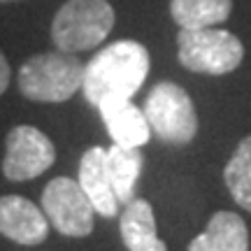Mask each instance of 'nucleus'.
<instances>
[{
  "mask_svg": "<svg viewBox=\"0 0 251 251\" xmlns=\"http://www.w3.org/2000/svg\"><path fill=\"white\" fill-rule=\"evenodd\" d=\"M149 75V51L135 40H119L93 56L84 68V98L93 107L105 100H130Z\"/></svg>",
  "mask_w": 251,
  "mask_h": 251,
  "instance_id": "f257e3e1",
  "label": "nucleus"
},
{
  "mask_svg": "<svg viewBox=\"0 0 251 251\" xmlns=\"http://www.w3.org/2000/svg\"><path fill=\"white\" fill-rule=\"evenodd\" d=\"M84 68L75 54H37L21 65L19 91L35 102H65L84 86Z\"/></svg>",
  "mask_w": 251,
  "mask_h": 251,
  "instance_id": "f03ea898",
  "label": "nucleus"
},
{
  "mask_svg": "<svg viewBox=\"0 0 251 251\" xmlns=\"http://www.w3.org/2000/svg\"><path fill=\"white\" fill-rule=\"evenodd\" d=\"M114 28V9L107 0H68L54 17L51 40L58 51L79 54L98 47Z\"/></svg>",
  "mask_w": 251,
  "mask_h": 251,
  "instance_id": "7ed1b4c3",
  "label": "nucleus"
},
{
  "mask_svg": "<svg viewBox=\"0 0 251 251\" xmlns=\"http://www.w3.org/2000/svg\"><path fill=\"white\" fill-rule=\"evenodd\" d=\"M179 63L200 75H228L240 68L244 58L242 42L221 28L181 30L177 35Z\"/></svg>",
  "mask_w": 251,
  "mask_h": 251,
  "instance_id": "20e7f679",
  "label": "nucleus"
},
{
  "mask_svg": "<svg viewBox=\"0 0 251 251\" xmlns=\"http://www.w3.org/2000/svg\"><path fill=\"white\" fill-rule=\"evenodd\" d=\"M144 114L151 126V133L168 144H188L198 133L193 100L175 81H161L149 91Z\"/></svg>",
  "mask_w": 251,
  "mask_h": 251,
  "instance_id": "39448f33",
  "label": "nucleus"
},
{
  "mask_svg": "<svg viewBox=\"0 0 251 251\" xmlns=\"http://www.w3.org/2000/svg\"><path fill=\"white\" fill-rule=\"evenodd\" d=\"M42 209L56 230L68 237H86L93 230L96 207L79 181L56 177L42 191Z\"/></svg>",
  "mask_w": 251,
  "mask_h": 251,
  "instance_id": "423d86ee",
  "label": "nucleus"
},
{
  "mask_svg": "<svg viewBox=\"0 0 251 251\" xmlns=\"http://www.w3.org/2000/svg\"><path fill=\"white\" fill-rule=\"evenodd\" d=\"M2 175L9 181H28L47 172L56 161L51 140L33 126H17L5 140Z\"/></svg>",
  "mask_w": 251,
  "mask_h": 251,
  "instance_id": "0eeeda50",
  "label": "nucleus"
},
{
  "mask_svg": "<svg viewBox=\"0 0 251 251\" xmlns=\"http://www.w3.org/2000/svg\"><path fill=\"white\" fill-rule=\"evenodd\" d=\"M0 235L19 244H40L49 235V219L45 209L21 196L0 198Z\"/></svg>",
  "mask_w": 251,
  "mask_h": 251,
  "instance_id": "6e6552de",
  "label": "nucleus"
},
{
  "mask_svg": "<svg viewBox=\"0 0 251 251\" xmlns=\"http://www.w3.org/2000/svg\"><path fill=\"white\" fill-rule=\"evenodd\" d=\"M100 117L107 126L114 144L142 149L151 137V126L147 121L144 109L133 105L130 100H105L100 102Z\"/></svg>",
  "mask_w": 251,
  "mask_h": 251,
  "instance_id": "1a4fd4ad",
  "label": "nucleus"
},
{
  "mask_svg": "<svg viewBox=\"0 0 251 251\" xmlns=\"http://www.w3.org/2000/svg\"><path fill=\"white\" fill-rule=\"evenodd\" d=\"M79 184L84 193L96 207V214L117 216L119 200L114 196V188L109 181L107 165H105V149L102 147H91L84 151L79 161Z\"/></svg>",
  "mask_w": 251,
  "mask_h": 251,
  "instance_id": "9d476101",
  "label": "nucleus"
},
{
  "mask_svg": "<svg viewBox=\"0 0 251 251\" xmlns=\"http://www.w3.org/2000/svg\"><path fill=\"white\" fill-rule=\"evenodd\" d=\"M188 251H249V230L235 212H216L205 233L191 240Z\"/></svg>",
  "mask_w": 251,
  "mask_h": 251,
  "instance_id": "9b49d317",
  "label": "nucleus"
},
{
  "mask_svg": "<svg viewBox=\"0 0 251 251\" xmlns=\"http://www.w3.org/2000/svg\"><path fill=\"white\" fill-rule=\"evenodd\" d=\"M121 237L130 251H168L165 242L156 235V219L149 200L135 198L121 216Z\"/></svg>",
  "mask_w": 251,
  "mask_h": 251,
  "instance_id": "f8f14e48",
  "label": "nucleus"
},
{
  "mask_svg": "<svg viewBox=\"0 0 251 251\" xmlns=\"http://www.w3.org/2000/svg\"><path fill=\"white\" fill-rule=\"evenodd\" d=\"M105 165L119 205H128L130 200H135V184L144 165L142 151L135 147L112 144L109 149H105Z\"/></svg>",
  "mask_w": 251,
  "mask_h": 251,
  "instance_id": "ddd939ff",
  "label": "nucleus"
},
{
  "mask_svg": "<svg viewBox=\"0 0 251 251\" xmlns=\"http://www.w3.org/2000/svg\"><path fill=\"white\" fill-rule=\"evenodd\" d=\"M233 12V0H172L170 14L181 30L216 28Z\"/></svg>",
  "mask_w": 251,
  "mask_h": 251,
  "instance_id": "4468645a",
  "label": "nucleus"
},
{
  "mask_svg": "<svg viewBox=\"0 0 251 251\" xmlns=\"http://www.w3.org/2000/svg\"><path fill=\"white\" fill-rule=\"evenodd\" d=\"M226 186L237 205L251 212V135L242 137L224 170Z\"/></svg>",
  "mask_w": 251,
  "mask_h": 251,
  "instance_id": "2eb2a0df",
  "label": "nucleus"
},
{
  "mask_svg": "<svg viewBox=\"0 0 251 251\" xmlns=\"http://www.w3.org/2000/svg\"><path fill=\"white\" fill-rule=\"evenodd\" d=\"M9 63H7V58L2 56V51H0V96L7 91V86H9Z\"/></svg>",
  "mask_w": 251,
  "mask_h": 251,
  "instance_id": "dca6fc26",
  "label": "nucleus"
},
{
  "mask_svg": "<svg viewBox=\"0 0 251 251\" xmlns=\"http://www.w3.org/2000/svg\"><path fill=\"white\" fill-rule=\"evenodd\" d=\"M0 2H14V0H0Z\"/></svg>",
  "mask_w": 251,
  "mask_h": 251,
  "instance_id": "f3484780",
  "label": "nucleus"
}]
</instances>
